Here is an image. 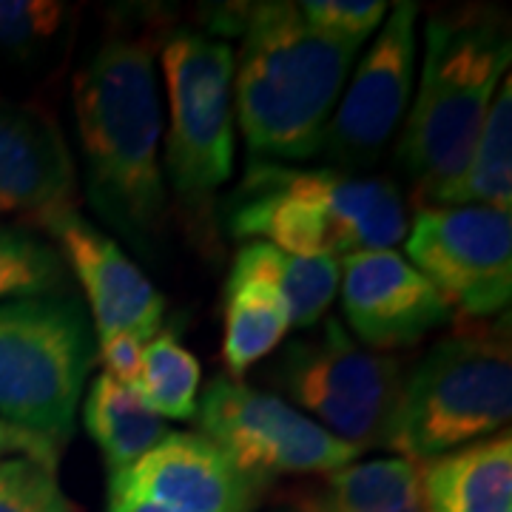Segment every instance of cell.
Wrapping results in <instances>:
<instances>
[{
	"instance_id": "cell-3",
	"label": "cell",
	"mask_w": 512,
	"mask_h": 512,
	"mask_svg": "<svg viewBox=\"0 0 512 512\" xmlns=\"http://www.w3.org/2000/svg\"><path fill=\"white\" fill-rule=\"evenodd\" d=\"M507 69L510 32L498 15L484 9L430 15L419 92L396 146L416 183L419 208L467 165Z\"/></svg>"
},
{
	"instance_id": "cell-14",
	"label": "cell",
	"mask_w": 512,
	"mask_h": 512,
	"mask_svg": "<svg viewBox=\"0 0 512 512\" xmlns=\"http://www.w3.org/2000/svg\"><path fill=\"white\" fill-rule=\"evenodd\" d=\"M111 498H146L185 512H254L265 484L245 476L202 433H168L126 473L111 478Z\"/></svg>"
},
{
	"instance_id": "cell-28",
	"label": "cell",
	"mask_w": 512,
	"mask_h": 512,
	"mask_svg": "<svg viewBox=\"0 0 512 512\" xmlns=\"http://www.w3.org/2000/svg\"><path fill=\"white\" fill-rule=\"evenodd\" d=\"M60 447H55L49 439L43 436H35L29 430H20L15 424L0 419V461L3 458H15V456H26V458H37L43 464H52L57 467L60 461Z\"/></svg>"
},
{
	"instance_id": "cell-7",
	"label": "cell",
	"mask_w": 512,
	"mask_h": 512,
	"mask_svg": "<svg viewBox=\"0 0 512 512\" xmlns=\"http://www.w3.org/2000/svg\"><path fill=\"white\" fill-rule=\"evenodd\" d=\"M404 373L402 359L362 348L339 319H325L322 328L279 353L265 370V382L308 410L336 439L373 450L387 447Z\"/></svg>"
},
{
	"instance_id": "cell-21",
	"label": "cell",
	"mask_w": 512,
	"mask_h": 512,
	"mask_svg": "<svg viewBox=\"0 0 512 512\" xmlns=\"http://www.w3.org/2000/svg\"><path fill=\"white\" fill-rule=\"evenodd\" d=\"M234 268L268 279L282 293L291 325L296 328H311L328 313L342 279L339 259L293 256L268 242H245L234 259Z\"/></svg>"
},
{
	"instance_id": "cell-1",
	"label": "cell",
	"mask_w": 512,
	"mask_h": 512,
	"mask_svg": "<svg viewBox=\"0 0 512 512\" xmlns=\"http://www.w3.org/2000/svg\"><path fill=\"white\" fill-rule=\"evenodd\" d=\"M154 32H111L74 77L94 214L143 254L163 237V106Z\"/></svg>"
},
{
	"instance_id": "cell-4",
	"label": "cell",
	"mask_w": 512,
	"mask_h": 512,
	"mask_svg": "<svg viewBox=\"0 0 512 512\" xmlns=\"http://www.w3.org/2000/svg\"><path fill=\"white\" fill-rule=\"evenodd\" d=\"M225 225L231 237L285 254L345 259L393 251L407 237V205L382 177L254 163L225 202Z\"/></svg>"
},
{
	"instance_id": "cell-8",
	"label": "cell",
	"mask_w": 512,
	"mask_h": 512,
	"mask_svg": "<svg viewBox=\"0 0 512 512\" xmlns=\"http://www.w3.org/2000/svg\"><path fill=\"white\" fill-rule=\"evenodd\" d=\"M234 52L200 32H174L163 46L168 86L165 171L177 197H214L234 168Z\"/></svg>"
},
{
	"instance_id": "cell-11",
	"label": "cell",
	"mask_w": 512,
	"mask_h": 512,
	"mask_svg": "<svg viewBox=\"0 0 512 512\" xmlns=\"http://www.w3.org/2000/svg\"><path fill=\"white\" fill-rule=\"evenodd\" d=\"M416 18V3L399 0L393 6L330 117L319 151L339 165L336 171L342 174L379 163L390 137L407 117L416 77Z\"/></svg>"
},
{
	"instance_id": "cell-17",
	"label": "cell",
	"mask_w": 512,
	"mask_h": 512,
	"mask_svg": "<svg viewBox=\"0 0 512 512\" xmlns=\"http://www.w3.org/2000/svg\"><path fill=\"white\" fill-rule=\"evenodd\" d=\"M293 512H424L419 461H353L296 495Z\"/></svg>"
},
{
	"instance_id": "cell-23",
	"label": "cell",
	"mask_w": 512,
	"mask_h": 512,
	"mask_svg": "<svg viewBox=\"0 0 512 512\" xmlns=\"http://www.w3.org/2000/svg\"><path fill=\"white\" fill-rule=\"evenodd\" d=\"M66 285V268L55 248L15 225L0 222V305L15 299L55 296Z\"/></svg>"
},
{
	"instance_id": "cell-6",
	"label": "cell",
	"mask_w": 512,
	"mask_h": 512,
	"mask_svg": "<svg viewBox=\"0 0 512 512\" xmlns=\"http://www.w3.org/2000/svg\"><path fill=\"white\" fill-rule=\"evenodd\" d=\"M97 342L80 302L57 293L0 305V419L66 447Z\"/></svg>"
},
{
	"instance_id": "cell-10",
	"label": "cell",
	"mask_w": 512,
	"mask_h": 512,
	"mask_svg": "<svg viewBox=\"0 0 512 512\" xmlns=\"http://www.w3.org/2000/svg\"><path fill=\"white\" fill-rule=\"evenodd\" d=\"M410 265L464 319L507 313L512 217L493 208H419L407 237Z\"/></svg>"
},
{
	"instance_id": "cell-19",
	"label": "cell",
	"mask_w": 512,
	"mask_h": 512,
	"mask_svg": "<svg viewBox=\"0 0 512 512\" xmlns=\"http://www.w3.org/2000/svg\"><path fill=\"white\" fill-rule=\"evenodd\" d=\"M424 208L512 211V80L504 77L476 148L456 180L441 185Z\"/></svg>"
},
{
	"instance_id": "cell-9",
	"label": "cell",
	"mask_w": 512,
	"mask_h": 512,
	"mask_svg": "<svg viewBox=\"0 0 512 512\" xmlns=\"http://www.w3.org/2000/svg\"><path fill=\"white\" fill-rule=\"evenodd\" d=\"M197 424L245 476H328L362 456L282 396L220 376L197 402Z\"/></svg>"
},
{
	"instance_id": "cell-5",
	"label": "cell",
	"mask_w": 512,
	"mask_h": 512,
	"mask_svg": "<svg viewBox=\"0 0 512 512\" xmlns=\"http://www.w3.org/2000/svg\"><path fill=\"white\" fill-rule=\"evenodd\" d=\"M510 416V322L461 325L404 373L387 447L421 464L507 430Z\"/></svg>"
},
{
	"instance_id": "cell-30",
	"label": "cell",
	"mask_w": 512,
	"mask_h": 512,
	"mask_svg": "<svg viewBox=\"0 0 512 512\" xmlns=\"http://www.w3.org/2000/svg\"><path fill=\"white\" fill-rule=\"evenodd\" d=\"M282 512H293V510H282Z\"/></svg>"
},
{
	"instance_id": "cell-27",
	"label": "cell",
	"mask_w": 512,
	"mask_h": 512,
	"mask_svg": "<svg viewBox=\"0 0 512 512\" xmlns=\"http://www.w3.org/2000/svg\"><path fill=\"white\" fill-rule=\"evenodd\" d=\"M143 350H146V342H140L128 333H114L106 339H97V359L106 365V376L117 379L120 384H128V387L140 384Z\"/></svg>"
},
{
	"instance_id": "cell-16",
	"label": "cell",
	"mask_w": 512,
	"mask_h": 512,
	"mask_svg": "<svg viewBox=\"0 0 512 512\" xmlns=\"http://www.w3.org/2000/svg\"><path fill=\"white\" fill-rule=\"evenodd\" d=\"M424 512H512V436L501 430L421 461Z\"/></svg>"
},
{
	"instance_id": "cell-26",
	"label": "cell",
	"mask_w": 512,
	"mask_h": 512,
	"mask_svg": "<svg viewBox=\"0 0 512 512\" xmlns=\"http://www.w3.org/2000/svg\"><path fill=\"white\" fill-rule=\"evenodd\" d=\"M299 9L316 32L359 46L387 15L384 0H308Z\"/></svg>"
},
{
	"instance_id": "cell-15",
	"label": "cell",
	"mask_w": 512,
	"mask_h": 512,
	"mask_svg": "<svg viewBox=\"0 0 512 512\" xmlns=\"http://www.w3.org/2000/svg\"><path fill=\"white\" fill-rule=\"evenodd\" d=\"M74 163L46 111L0 97V214L43 220L74 205Z\"/></svg>"
},
{
	"instance_id": "cell-12",
	"label": "cell",
	"mask_w": 512,
	"mask_h": 512,
	"mask_svg": "<svg viewBox=\"0 0 512 512\" xmlns=\"http://www.w3.org/2000/svg\"><path fill=\"white\" fill-rule=\"evenodd\" d=\"M40 225L57 239L77 282L83 285L92 305L97 339L128 333L148 342L157 336L165 316L163 293L114 239L83 220L74 205L57 208Z\"/></svg>"
},
{
	"instance_id": "cell-25",
	"label": "cell",
	"mask_w": 512,
	"mask_h": 512,
	"mask_svg": "<svg viewBox=\"0 0 512 512\" xmlns=\"http://www.w3.org/2000/svg\"><path fill=\"white\" fill-rule=\"evenodd\" d=\"M66 6L55 0H0V49L29 55L60 32Z\"/></svg>"
},
{
	"instance_id": "cell-24",
	"label": "cell",
	"mask_w": 512,
	"mask_h": 512,
	"mask_svg": "<svg viewBox=\"0 0 512 512\" xmlns=\"http://www.w3.org/2000/svg\"><path fill=\"white\" fill-rule=\"evenodd\" d=\"M0 512H77L57 481V467L37 458L0 461Z\"/></svg>"
},
{
	"instance_id": "cell-2",
	"label": "cell",
	"mask_w": 512,
	"mask_h": 512,
	"mask_svg": "<svg viewBox=\"0 0 512 512\" xmlns=\"http://www.w3.org/2000/svg\"><path fill=\"white\" fill-rule=\"evenodd\" d=\"M359 49L316 32L299 3H248L234 60V106L248 148L279 160L313 157Z\"/></svg>"
},
{
	"instance_id": "cell-29",
	"label": "cell",
	"mask_w": 512,
	"mask_h": 512,
	"mask_svg": "<svg viewBox=\"0 0 512 512\" xmlns=\"http://www.w3.org/2000/svg\"><path fill=\"white\" fill-rule=\"evenodd\" d=\"M109 512H185L165 507L157 501H146V498H111Z\"/></svg>"
},
{
	"instance_id": "cell-18",
	"label": "cell",
	"mask_w": 512,
	"mask_h": 512,
	"mask_svg": "<svg viewBox=\"0 0 512 512\" xmlns=\"http://www.w3.org/2000/svg\"><path fill=\"white\" fill-rule=\"evenodd\" d=\"M86 430L106 458L111 478L126 473L171 433L137 387L120 384L100 373L83 402Z\"/></svg>"
},
{
	"instance_id": "cell-22",
	"label": "cell",
	"mask_w": 512,
	"mask_h": 512,
	"mask_svg": "<svg viewBox=\"0 0 512 512\" xmlns=\"http://www.w3.org/2000/svg\"><path fill=\"white\" fill-rule=\"evenodd\" d=\"M200 382V362L171 330L148 339L137 390L160 419H194L200 402Z\"/></svg>"
},
{
	"instance_id": "cell-13",
	"label": "cell",
	"mask_w": 512,
	"mask_h": 512,
	"mask_svg": "<svg viewBox=\"0 0 512 512\" xmlns=\"http://www.w3.org/2000/svg\"><path fill=\"white\" fill-rule=\"evenodd\" d=\"M342 308L370 350L410 348L453 319L441 293L396 251L342 259Z\"/></svg>"
},
{
	"instance_id": "cell-20",
	"label": "cell",
	"mask_w": 512,
	"mask_h": 512,
	"mask_svg": "<svg viewBox=\"0 0 512 512\" xmlns=\"http://www.w3.org/2000/svg\"><path fill=\"white\" fill-rule=\"evenodd\" d=\"M291 330V313L282 293L262 276L231 268L225 285V339L222 359L234 382L265 359Z\"/></svg>"
}]
</instances>
